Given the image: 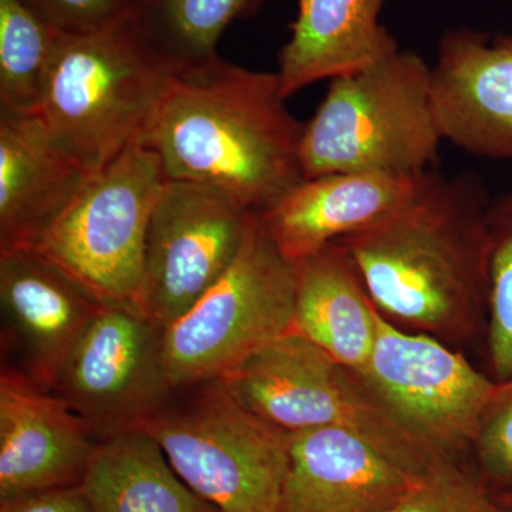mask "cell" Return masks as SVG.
Here are the masks:
<instances>
[{"instance_id": "cell-25", "label": "cell", "mask_w": 512, "mask_h": 512, "mask_svg": "<svg viewBox=\"0 0 512 512\" xmlns=\"http://www.w3.org/2000/svg\"><path fill=\"white\" fill-rule=\"evenodd\" d=\"M473 451L478 476L490 490L497 488L495 494L512 490V379L498 383L481 417Z\"/></svg>"}, {"instance_id": "cell-28", "label": "cell", "mask_w": 512, "mask_h": 512, "mask_svg": "<svg viewBox=\"0 0 512 512\" xmlns=\"http://www.w3.org/2000/svg\"><path fill=\"white\" fill-rule=\"evenodd\" d=\"M495 495H497V500L500 501L508 511L512 512V490L503 491V493Z\"/></svg>"}, {"instance_id": "cell-5", "label": "cell", "mask_w": 512, "mask_h": 512, "mask_svg": "<svg viewBox=\"0 0 512 512\" xmlns=\"http://www.w3.org/2000/svg\"><path fill=\"white\" fill-rule=\"evenodd\" d=\"M141 430L220 512H281L291 433L252 413L224 379L174 390Z\"/></svg>"}, {"instance_id": "cell-16", "label": "cell", "mask_w": 512, "mask_h": 512, "mask_svg": "<svg viewBox=\"0 0 512 512\" xmlns=\"http://www.w3.org/2000/svg\"><path fill=\"white\" fill-rule=\"evenodd\" d=\"M421 477L352 431L291 434L281 512H384Z\"/></svg>"}, {"instance_id": "cell-23", "label": "cell", "mask_w": 512, "mask_h": 512, "mask_svg": "<svg viewBox=\"0 0 512 512\" xmlns=\"http://www.w3.org/2000/svg\"><path fill=\"white\" fill-rule=\"evenodd\" d=\"M490 235L488 258V363L495 382L512 379V188L491 198L487 212Z\"/></svg>"}, {"instance_id": "cell-26", "label": "cell", "mask_w": 512, "mask_h": 512, "mask_svg": "<svg viewBox=\"0 0 512 512\" xmlns=\"http://www.w3.org/2000/svg\"><path fill=\"white\" fill-rule=\"evenodd\" d=\"M53 28L86 33L107 28L126 18L133 0H25Z\"/></svg>"}, {"instance_id": "cell-22", "label": "cell", "mask_w": 512, "mask_h": 512, "mask_svg": "<svg viewBox=\"0 0 512 512\" xmlns=\"http://www.w3.org/2000/svg\"><path fill=\"white\" fill-rule=\"evenodd\" d=\"M59 32L25 0H0V110L39 114Z\"/></svg>"}, {"instance_id": "cell-3", "label": "cell", "mask_w": 512, "mask_h": 512, "mask_svg": "<svg viewBox=\"0 0 512 512\" xmlns=\"http://www.w3.org/2000/svg\"><path fill=\"white\" fill-rule=\"evenodd\" d=\"M441 141L431 67L412 50H399L362 72L330 80L303 124V178L429 173Z\"/></svg>"}, {"instance_id": "cell-2", "label": "cell", "mask_w": 512, "mask_h": 512, "mask_svg": "<svg viewBox=\"0 0 512 512\" xmlns=\"http://www.w3.org/2000/svg\"><path fill=\"white\" fill-rule=\"evenodd\" d=\"M276 72L221 57L174 74L141 144L168 180L204 185L262 214L303 180V124Z\"/></svg>"}, {"instance_id": "cell-21", "label": "cell", "mask_w": 512, "mask_h": 512, "mask_svg": "<svg viewBox=\"0 0 512 512\" xmlns=\"http://www.w3.org/2000/svg\"><path fill=\"white\" fill-rule=\"evenodd\" d=\"M266 0H133L130 18L147 45L175 73L217 59V43L232 22Z\"/></svg>"}, {"instance_id": "cell-14", "label": "cell", "mask_w": 512, "mask_h": 512, "mask_svg": "<svg viewBox=\"0 0 512 512\" xmlns=\"http://www.w3.org/2000/svg\"><path fill=\"white\" fill-rule=\"evenodd\" d=\"M431 83L444 141L471 156L512 161V35L450 30Z\"/></svg>"}, {"instance_id": "cell-1", "label": "cell", "mask_w": 512, "mask_h": 512, "mask_svg": "<svg viewBox=\"0 0 512 512\" xmlns=\"http://www.w3.org/2000/svg\"><path fill=\"white\" fill-rule=\"evenodd\" d=\"M490 201L477 174L431 171L412 204L338 239L384 318L448 345L485 335Z\"/></svg>"}, {"instance_id": "cell-4", "label": "cell", "mask_w": 512, "mask_h": 512, "mask_svg": "<svg viewBox=\"0 0 512 512\" xmlns=\"http://www.w3.org/2000/svg\"><path fill=\"white\" fill-rule=\"evenodd\" d=\"M174 74L130 13L94 32H59L39 114L94 171L141 143Z\"/></svg>"}, {"instance_id": "cell-15", "label": "cell", "mask_w": 512, "mask_h": 512, "mask_svg": "<svg viewBox=\"0 0 512 512\" xmlns=\"http://www.w3.org/2000/svg\"><path fill=\"white\" fill-rule=\"evenodd\" d=\"M431 171L419 175L338 173L303 178L259 218L279 252L296 264L326 245L402 211L416 200Z\"/></svg>"}, {"instance_id": "cell-11", "label": "cell", "mask_w": 512, "mask_h": 512, "mask_svg": "<svg viewBox=\"0 0 512 512\" xmlns=\"http://www.w3.org/2000/svg\"><path fill=\"white\" fill-rule=\"evenodd\" d=\"M161 339L163 330L136 308L103 305L53 392L99 441L141 429L174 393Z\"/></svg>"}, {"instance_id": "cell-27", "label": "cell", "mask_w": 512, "mask_h": 512, "mask_svg": "<svg viewBox=\"0 0 512 512\" xmlns=\"http://www.w3.org/2000/svg\"><path fill=\"white\" fill-rule=\"evenodd\" d=\"M0 512H92V507L82 485H74L0 501Z\"/></svg>"}, {"instance_id": "cell-8", "label": "cell", "mask_w": 512, "mask_h": 512, "mask_svg": "<svg viewBox=\"0 0 512 512\" xmlns=\"http://www.w3.org/2000/svg\"><path fill=\"white\" fill-rule=\"evenodd\" d=\"M296 266L276 248L259 214L210 291L163 332L165 372L174 390L222 379L295 322Z\"/></svg>"}, {"instance_id": "cell-9", "label": "cell", "mask_w": 512, "mask_h": 512, "mask_svg": "<svg viewBox=\"0 0 512 512\" xmlns=\"http://www.w3.org/2000/svg\"><path fill=\"white\" fill-rule=\"evenodd\" d=\"M394 419L443 463L473 450L498 382L448 343L407 332L379 313L372 356L359 372Z\"/></svg>"}, {"instance_id": "cell-13", "label": "cell", "mask_w": 512, "mask_h": 512, "mask_svg": "<svg viewBox=\"0 0 512 512\" xmlns=\"http://www.w3.org/2000/svg\"><path fill=\"white\" fill-rule=\"evenodd\" d=\"M99 439L62 397L0 370V501L82 484Z\"/></svg>"}, {"instance_id": "cell-17", "label": "cell", "mask_w": 512, "mask_h": 512, "mask_svg": "<svg viewBox=\"0 0 512 512\" xmlns=\"http://www.w3.org/2000/svg\"><path fill=\"white\" fill-rule=\"evenodd\" d=\"M92 173L40 114L0 110V252L32 247Z\"/></svg>"}, {"instance_id": "cell-18", "label": "cell", "mask_w": 512, "mask_h": 512, "mask_svg": "<svg viewBox=\"0 0 512 512\" xmlns=\"http://www.w3.org/2000/svg\"><path fill=\"white\" fill-rule=\"evenodd\" d=\"M386 0H298L291 39L278 56L286 99L313 83L362 72L399 52L379 22Z\"/></svg>"}, {"instance_id": "cell-7", "label": "cell", "mask_w": 512, "mask_h": 512, "mask_svg": "<svg viewBox=\"0 0 512 512\" xmlns=\"http://www.w3.org/2000/svg\"><path fill=\"white\" fill-rule=\"evenodd\" d=\"M167 181L156 151L133 144L90 174L29 249L101 305L137 309L148 224Z\"/></svg>"}, {"instance_id": "cell-6", "label": "cell", "mask_w": 512, "mask_h": 512, "mask_svg": "<svg viewBox=\"0 0 512 512\" xmlns=\"http://www.w3.org/2000/svg\"><path fill=\"white\" fill-rule=\"evenodd\" d=\"M252 413L288 431H352L414 476L436 466L363 376L292 329L222 377Z\"/></svg>"}, {"instance_id": "cell-20", "label": "cell", "mask_w": 512, "mask_h": 512, "mask_svg": "<svg viewBox=\"0 0 512 512\" xmlns=\"http://www.w3.org/2000/svg\"><path fill=\"white\" fill-rule=\"evenodd\" d=\"M80 485L92 512H220L178 477L141 429L100 440Z\"/></svg>"}, {"instance_id": "cell-10", "label": "cell", "mask_w": 512, "mask_h": 512, "mask_svg": "<svg viewBox=\"0 0 512 512\" xmlns=\"http://www.w3.org/2000/svg\"><path fill=\"white\" fill-rule=\"evenodd\" d=\"M255 214L212 188L168 180L148 224L138 311L164 332L228 271Z\"/></svg>"}, {"instance_id": "cell-24", "label": "cell", "mask_w": 512, "mask_h": 512, "mask_svg": "<svg viewBox=\"0 0 512 512\" xmlns=\"http://www.w3.org/2000/svg\"><path fill=\"white\" fill-rule=\"evenodd\" d=\"M384 512H510L483 478L446 464L419 478Z\"/></svg>"}, {"instance_id": "cell-12", "label": "cell", "mask_w": 512, "mask_h": 512, "mask_svg": "<svg viewBox=\"0 0 512 512\" xmlns=\"http://www.w3.org/2000/svg\"><path fill=\"white\" fill-rule=\"evenodd\" d=\"M101 306L32 249L0 252L2 366L53 392Z\"/></svg>"}, {"instance_id": "cell-19", "label": "cell", "mask_w": 512, "mask_h": 512, "mask_svg": "<svg viewBox=\"0 0 512 512\" xmlns=\"http://www.w3.org/2000/svg\"><path fill=\"white\" fill-rule=\"evenodd\" d=\"M295 266L293 329L340 365L363 372L375 346L380 312L352 256L335 241Z\"/></svg>"}]
</instances>
